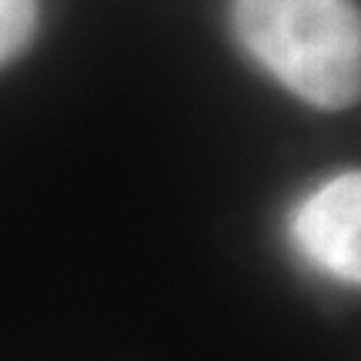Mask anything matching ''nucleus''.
<instances>
[{"label": "nucleus", "instance_id": "nucleus-2", "mask_svg": "<svg viewBox=\"0 0 361 361\" xmlns=\"http://www.w3.org/2000/svg\"><path fill=\"white\" fill-rule=\"evenodd\" d=\"M301 255L338 281L361 284V171L322 184L291 221Z\"/></svg>", "mask_w": 361, "mask_h": 361}, {"label": "nucleus", "instance_id": "nucleus-1", "mask_svg": "<svg viewBox=\"0 0 361 361\" xmlns=\"http://www.w3.org/2000/svg\"><path fill=\"white\" fill-rule=\"evenodd\" d=\"M234 34L281 87L322 111L361 101L355 0H234Z\"/></svg>", "mask_w": 361, "mask_h": 361}, {"label": "nucleus", "instance_id": "nucleus-3", "mask_svg": "<svg viewBox=\"0 0 361 361\" xmlns=\"http://www.w3.org/2000/svg\"><path fill=\"white\" fill-rule=\"evenodd\" d=\"M37 30V0H0V67L24 51Z\"/></svg>", "mask_w": 361, "mask_h": 361}]
</instances>
